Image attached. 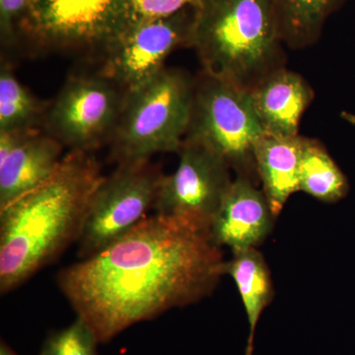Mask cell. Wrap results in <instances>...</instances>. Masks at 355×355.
Wrapping results in <instances>:
<instances>
[{
    "label": "cell",
    "instance_id": "obj_10",
    "mask_svg": "<svg viewBox=\"0 0 355 355\" xmlns=\"http://www.w3.org/2000/svg\"><path fill=\"white\" fill-rule=\"evenodd\" d=\"M193 7L162 19L132 22L105 51L101 73L125 93L164 69L179 46H189Z\"/></svg>",
    "mask_w": 355,
    "mask_h": 355
},
{
    "label": "cell",
    "instance_id": "obj_20",
    "mask_svg": "<svg viewBox=\"0 0 355 355\" xmlns=\"http://www.w3.org/2000/svg\"><path fill=\"white\" fill-rule=\"evenodd\" d=\"M200 0H128L130 23L170 17Z\"/></svg>",
    "mask_w": 355,
    "mask_h": 355
},
{
    "label": "cell",
    "instance_id": "obj_8",
    "mask_svg": "<svg viewBox=\"0 0 355 355\" xmlns=\"http://www.w3.org/2000/svg\"><path fill=\"white\" fill-rule=\"evenodd\" d=\"M178 153L176 170L161 178L153 209L160 216L209 234L232 184V169L220 155L190 137L184 139Z\"/></svg>",
    "mask_w": 355,
    "mask_h": 355
},
{
    "label": "cell",
    "instance_id": "obj_6",
    "mask_svg": "<svg viewBox=\"0 0 355 355\" xmlns=\"http://www.w3.org/2000/svg\"><path fill=\"white\" fill-rule=\"evenodd\" d=\"M130 23L128 0H29L21 33L42 49L104 53Z\"/></svg>",
    "mask_w": 355,
    "mask_h": 355
},
{
    "label": "cell",
    "instance_id": "obj_15",
    "mask_svg": "<svg viewBox=\"0 0 355 355\" xmlns=\"http://www.w3.org/2000/svg\"><path fill=\"white\" fill-rule=\"evenodd\" d=\"M222 272L234 280L250 326L245 355H253L254 331L263 310L272 303L275 288L268 263L257 248L233 254L224 261Z\"/></svg>",
    "mask_w": 355,
    "mask_h": 355
},
{
    "label": "cell",
    "instance_id": "obj_7",
    "mask_svg": "<svg viewBox=\"0 0 355 355\" xmlns=\"http://www.w3.org/2000/svg\"><path fill=\"white\" fill-rule=\"evenodd\" d=\"M163 175L149 159L120 163L111 175L104 176L89 205L78 239V256H92L144 220L154 209Z\"/></svg>",
    "mask_w": 355,
    "mask_h": 355
},
{
    "label": "cell",
    "instance_id": "obj_4",
    "mask_svg": "<svg viewBox=\"0 0 355 355\" xmlns=\"http://www.w3.org/2000/svg\"><path fill=\"white\" fill-rule=\"evenodd\" d=\"M193 92L195 78L167 67L128 91L111 139L112 158L120 164L179 153L190 128Z\"/></svg>",
    "mask_w": 355,
    "mask_h": 355
},
{
    "label": "cell",
    "instance_id": "obj_1",
    "mask_svg": "<svg viewBox=\"0 0 355 355\" xmlns=\"http://www.w3.org/2000/svg\"><path fill=\"white\" fill-rule=\"evenodd\" d=\"M223 263L209 233L155 214L65 268L58 286L99 343H108L132 324L209 296Z\"/></svg>",
    "mask_w": 355,
    "mask_h": 355
},
{
    "label": "cell",
    "instance_id": "obj_13",
    "mask_svg": "<svg viewBox=\"0 0 355 355\" xmlns=\"http://www.w3.org/2000/svg\"><path fill=\"white\" fill-rule=\"evenodd\" d=\"M254 109L268 135L296 137L303 114L312 101V89L302 76L275 70L251 88Z\"/></svg>",
    "mask_w": 355,
    "mask_h": 355
},
{
    "label": "cell",
    "instance_id": "obj_21",
    "mask_svg": "<svg viewBox=\"0 0 355 355\" xmlns=\"http://www.w3.org/2000/svg\"><path fill=\"white\" fill-rule=\"evenodd\" d=\"M29 0H0V37L2 44L13 46L21 33Z\"/></svg>",
    "mask_w": 355,
    "mask_h": 355
},
{
    "label": "cell",
    "instance_id": "obj_18",
    "mask_svg": "<svg viewBox=\"0 0 355 355\" xmlns=\"http://www.w3.org/2000/svg\"><path fill=\"white\" fill-rule=\"evenodd\" d=\"M46 108L15 76L12 69L2 64L0 69V132H26L39 130Z\"/></svg>",
    "mask_w": 355,
    "mask_h": 355
},
{
    "label": "cell",
    "instance_id": "obj_14",
    "mask_svg": "<svg viewBox=\"0 0 355 355\" xmlns=\"http://www.w3.org/2000/svg\"><path fill=\"white\" fill-rule=\"evenodd\" d=\"M302 137H280L265 133L254 146V157L261 190L275 217L287 200L299 191Z\"/></svg>",
    "mask_w": 355,
    "mask_h": 355
},
{
    "label": "cell",
    "instance_id": "obj_16",
    "mask_svg": "<svg viewBox=\"0 0 355 355\" xmlns=\"http://www.w3.org/2000/svg\"><path fill=\"white\" fill-rule=\"evenodd\" d=\"M347 0H273L280 36L289 48L300 50L316 43L329 17Z\"/></svg>",
    "mask_w": 355,
    "mask_h": 355
},
{
    "label": "cell",
    "instance_id": "obj_9",
    "mask_svg": "<svg viewBox=\"0 0 355 355\" xmlns=\"http://www.w3.org/2000/svg\"><path fill=\"white\" fill-rule=\"evenodd\" d=\"M125 92L99 72L69 77L46 108L44 130L69 151L94 153L111 141Z\"/></svg>",
    "mask_w": 355,
    "mask_h": 355
},
{
    "label": "cell",
    "instance_id": "obj_3",
    "mask_svg": "<svg viewBox=\"0 0 355 355\" xmlns=\"http://www.w3.org/2000/svg\"><path fill=\"white\" fill-rule=\"evenodd\" d=\"M273 0H200L189 46L202 71L246 88L282 67L284 46Z\"/></svg>",
    "mask_w": 355,
    "mask_h": 355
},
{
    "label": "cell",
    "instance_id": "obj_17",
    "mask_svg": "<svg viewBox=\"0 0 355 355\" xmlns=\"http://www.w3.org/2000/svg\"><path fill=\"white\" fill-rule=\"evenodd\" d=\"M299 191L327 203L340 202L349 191V180L326 148L307 137H302Z\"/></svg>",
    "mask_w": 355,
    "mask_h": 355
},
{
    "label": "cell",
    "instance_id": "obj_19",
    "mask_svg": "<svg viewBox=\"0 0 355 355\" xmlns=\"http://www.w3.org/2000/svg\"><path fill=\"white\" fill-rule=\"evenodd\" d=\"M97 336L83 318L46 338L39 355H98Z\"/></svg>",
    "mask_w": 355,
    "mask_h": 355
},
{
    "label": "cell",
    "instance_id": "obj_11",
    "mask_svg": "<svg viewBox=\"0 0 355 355\" xmlns=\"http://www.w3.org/2000/svg\"><path fill=\"white\" fill-rule=\"evenodd\" d=\"M64 148L44 130L0 132V209L50 179Z\"/></svg>",
    "mask_w": 355,
    "mask_h": 355
},
{
    "label": "cell",
    "instance_id": "obj_2",
    "mask_svg": "<svg viewBox=\"0 0 355 355\" xmlns=\"http://www.w3.org/2000/svg\"><path fill=\"white\" fill-rule=\"evenodd\" d=\"M94 153L69 151L44 183L0 209V291H13L78 241L98 184Z\"/></svg>",
    "mask_w": 355,
    "mask_h": 355
},
{
    "label": "cell",
    "instance_id": "obj_12",
    "mask_svg": "<svg viewBox=\"0 0 355 355\" xmlns=\"http://www.w3.org/2000/svg\"><path fill=\"white\" fill-rule=\"evenodd\" d=\"M275 218L253 178L237 175L214 217L210 238L218 247L230 248L232 254L258 249L272 233Z\"/></svg>",
    "mask_w": 355,
    "mask_h": 355
},
{
    "label": "cell",
    "instance_id": "obj_5",
    "mask_svg": "<svg viewBox=\"0 0 355 355\" xmlns=\"http://www.w3.org/2000/svg\"><path fill=\"white\" fill-rule=\"evenodd\" d=\"M251 89L202 71L195 79L190 137L220 155L237 175L257 174L254 150L265 135Z\"/></svg>",
    "mask_w": 355,
    "mask_h": 355
},
{
    "label": "cell",
    "instance_id": "obj_22",
    "mask_svg": "<svg viewBox=\"0 0 355 355\" xmlns=\"http://www.w3.org/2000/svg\"><path fill=\"white\" fill-rule=\"evenodd\" d=\"M0 355H17L13 352L8 345L4 343H1L0 345Z\"/></svg>",
    "mask_w": 355,
    "mask_h": 355
}]
</instances>
